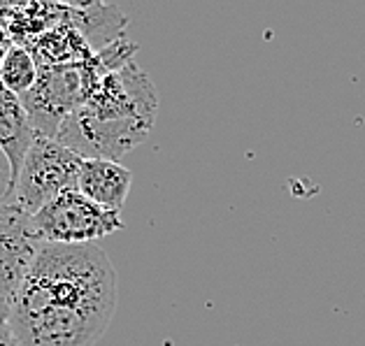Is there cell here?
I'll list each match as a JSON object with an SVG mask.
<instances>
[{
	"label": "cell",
	"mask_w": 365,
	"mask_h": 346,
	"mask_svg": "<svg viewBox=\"0 0 365 346\" xmlns=\"http://www.w3.org/2000/svg\"><path fill=\"white\" fill-rule=\"evenodd\" d=\"M7 309L21 346H96L117 312V272L98 244L44 242Z\"/></svg>",
	"instance_id": "obj_1"
},
{
	"label": "cell",
	"mask_w": 365,
	"mask_h": 346,
	"mask_svg": "<svg viewBox=\"0 0 365 346\" xmlns=\"http://www.w3.org/2000/svg\"><path fill=\"white\" fill-rule=\"evenodd\" d=\"M158 112L149 75L135 63L101 75L86 103L63 121L56 140L84 161H117L147 140Z\"/></svg>",
	"instance_id": "obj_2"
},
{
	"label": "cell",
	"mask_w": 365,
	"mask_h": 346,
	"mask_svg": "<svg viewBox=\"0 0 365 346\" xmlns=\"http://www.w3.org/2000/svg\"><path fill=\"white\" fill-rule=\"evenodd\" d=\"M98 77L101 73L93 58L84 63L38 68V82L21 95V105L29 112L35 132L56 140L63 121L86 103Z\"/></svg>",
	"instance_id": "obj_3"
},
{
	"label": "cell",
	"mask_w": 365,
	"mask_h": 346,
	"mask_svg": "<svg viewBox=\"0 0 365 346\" xmlns=\"http://www.w3.org/2000/svg\"><path fill=\"white\" fill-rule=\"evenodd\" d=\"M84 158L54 137L38 135L26 154L14 184V202L35 214L56 195L75 191Z\"/></svg>",
	"instance_id": "obj_4"
},
{
	"label": "cell",
	"mask_w": 365,
	"mask_h": 346,
	"mask_svg": "<svg viewBox=\"0 0 365 346\" xmlns=\"http://www.w3.org/2000/svg\"><path fill=\"white\" fill-rule=\"evenodd\" d=\"M44 242L51 244H96V239L123 228L119 211L103 209L77 189L56 195L33 214Z\"/></svg>",
	"instance_id": "obj_5"
},
{
	"label": "cell",
	"mask_w": 365,
	"mask_h": 346,
	"mask_svg": "<svg viewBox=\"0 0 365 346\" xmlns=\"http://www.w3.org/2000/svg\"><path fill=\"white\" fill-rule=\"evenodd\" d=\"M42 246L44 237L31 211L19 202L0 205V305L10 307Z\"/></svg>",
	"instance_id": "obj_6"
},
{
	"label": "cell",
	"mask_w": 365,
	"mask_h": 346,
	"mask_svg": "<svg viewBox=\"0 0 365 346\" xmlns=\"http://www.w3.org/2000/svg\"><path fill=\"white\" fill-rule=\"evenodd\" d=\"M133 174L128 167L117 161H101V158H88L82 163L77 191L93 200L96 205L110 211H121L126 195L130 191Z\"/></svg>",
	"instance_id": "obj_7"
},
{
	"label": "cell",
	"mask_w": 365,
	"mask_h": 346,
	"mask_svg": "<svg viewBox=\"0 0 365 346\" xmlns=\"http://www.w3.org/2000/svg\"><path fill=\"white\" fill-rule=\"evenodd\" d=\"M38 137L33 123L29 119V112L21 105V98L0 84V149L12 163L14 184L19 177L21 163L29 154L31 145Z\"/></svg>",
	"instance_id": "obj_8"
},
{
	"label": "cell",
	"mask_w": 365,
	"mask_h": 346,
	"mask_svg": "<svg viewBox=\"0 0 365 346\" xmlns=\"http://www.w3.org/2000/svg\"><path fill=\"white\" fill-rule=\"evenodd\" d=\"M63 21L82 33L93 54L123 38L126 14L110 5H63Z\"/></svg>",
	"instance_id": "obj_9"
},
{
	"label": "cell",
	"mask_w": 365,
	"mask_h": 346,
	"mask_svg": "<svg viewBox=\"0 0 365 346\" xmlns=\"http://www.w3.org/2000/svg\"><path fill=\"white\" fill-rule=\"evenodd\" d=\"M33 61L38 68L44 65H66V63H84L93 58V51L82 33L73 28L68 21H61L54 28L44 31L40 38H35L29 47Z\"/></svg>",
	"instance_id": "obj_10"
},
{
	"label": "cell",
	"mask_w": 365,
	"mask_h": 346,
	"mask_svg": "<svg viewBox=\"0 0 365 346\" xmlns=\"http://www.w3.org/2000/svg\"><path fill=\"white\" fill-rule=\"evenodd\" d=\"M38 82V63L33 61L31 51L26 47H14L0 61V84L14 95H26Z\"/></svg>",
	"instance_id": "obj_11"
},
{
	"label": "cell",
	"mask_w": 365,
	"mask_h": 346,
	"mask_svg": "<svg viewBox=\"0 0 365 346\" xmlns=\"http://www.w3.org/2000/svg\"><path fill=\"white\" fill-rule=\"evenodd\" d=\"M135 51H138V44L130 42L128 38H119L117 42L108 44L105 49H101L98 54H93L98 73H101V75L121 73L123 68H128L133 63Z\"/></svg>",
	"instance_id": "obj_12"
},
{
	"label": "cell",
	"mask_w": 365,
	"mask_h": 346,
	"mask_svg": "<svg viewBox=\"0 0 365 346\" xmlns=\"http://www.w3.org/2000/svg\"><path fill=\"white\" fill-rule=\"evenodd\" d=\"M14 193V174H12V163L0 149V205H5L7 198Z\"/></svg>",
	"instance_id": "obj_13"
},
{
	"label": "cell",
	"mask_w": 365,
	"mask_h": 346,
	"mask_svg": "<svg viewBox=\"0 0 365 346\" xmlns=\"http://www.w3.org/2000/svg\"><path fill=\"white\" fill-rule=\"evenodd\" d=\"M0 346H21L14 335V327L10 321V309L7 305H0Z\"/></svg>",
	"instance_id": "obj_14"
},
{
	"label": "cell",
	"mask_w": 365,
	"mask_h": 346,
	"mask_svg": "<svg viewBox=\"0 0 365 346\" xmlns=\"http://www.w3.org/2000/svg\"><path fill=\"white\" fill-rule=\"evenodd\" d=\"M14 47V42H12V38L7 35V31L0 26V61H3L5 56H7V51H10Z\"/></svg>",
	"instance_id": "obj_15"
}]
</instances>
